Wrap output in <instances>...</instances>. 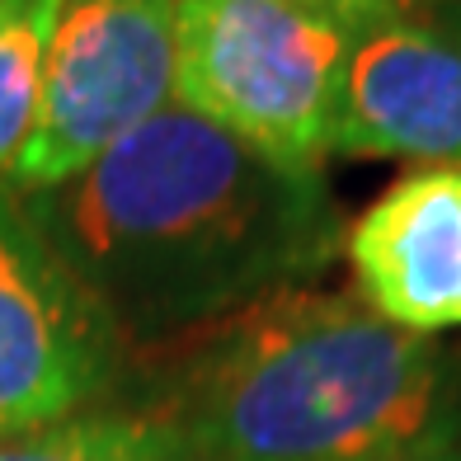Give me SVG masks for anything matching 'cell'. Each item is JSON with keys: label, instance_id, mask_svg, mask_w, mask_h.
Returning a JSON list of instances; mask_svg holds the SVG:
<instances>
[{"label": "cell", "instance_id": "6da1fadb", "mask_svg": "<svg viewBox=\"0 0 461 461\" xmlns=\"http://www.w3.org/2000/svg\"><path fill=\"white\" fill-rule=\"evenodd\" d=\"M122 339L217 325L330 264L339 217L297 175L188 109H165L95 165L19 194Z\"/></svg>", "mask_w": 461, "mask_h": 461}, {"label": "cell", "instance_id": "7a4b0ae2", "mask_svg": "<svg viewBox=\"0 0 461 461\" xmlns=\"http://www.w3.org/2000/svg\"><path fill=\"white\" fill-rule=\"evenodd\" d=\"M456 405L438 339L292 283L207 325L141 414L179 461H401L452 447Z\"/></svg>", "mask_w": 461, "mask_h": 461}, {"label": "cell", "instance_id": "3957f363", "mask_svg": "<svg viewBox=\"0 0 461 461\" xmlns=\"http://www.w3.org/2000/svg\"><path fill=\"white\" fill-rule=\"evenodd\" d=\"M348 38L297 0H175V109L316 175L334 151Z\"/></svg>", "mask_w": 461, "mask_h": 461}, {"label": "cell", "instance_id": "277c9868", "mask_svg": "<svg viewBox=\"0 0 461 461\" xmlns=\"http://www.w3.org/2000/svg\"><path fill=\"white\" fill-rule=\"evenodd\" d=\"M175 104V0H61L38 122L10 188L38 194L95 165Z\"/></svg>", "mask_w": 461, "mask_h": 461}, {"label": "cell", "instance_id": "5b68a950", "mask_svg": "<svg viewBox=\"0 0 461 461\" xmlns=\"http://www.w3.org/2000/svg\"><path fill=\"white\" fill-rule=\"evenodd\" d=\"M122 330L0 184V438L90 414L122 363Z\"/></svg>", "mask_w": 461, "mask_h": 461}, {"label": "cell", "instance_id": "8992f818", "mask_svg": "<svg viewBox=\"0 0 461 461\" xmlns=\"http://www.w3.org/2000/svg\"><path fill=\"white\" fill-rule=\"evenodd\" d=\"M334 151L461 170V33L395 14L348 38Z\"/></svg>", "mask_w": 461, "mask_h": 461}, {"label": "cell", "instance_id": "52a82bcc", "mask_svg": "<svg viewBox=\"0 0 461 461\" xmlns=\"http://www.w3.org/2000/svg\"><path fill=\"white\" fill-rule=\"evenodd\" d=\"M358 302L410 334L461 325V170H419L391 184L344 230Z\"/></svg>", "mask_w": 461, "mask_h": 461}, {"label": "cell", "instance_id": "ba28073f", "mask_svg": "<svg viewBox=\"0 0 461 461\" xmlns=\"http://www.w3.org/2000/svg\"><path fill=\"white\" fill-rule=\"evenodd\" d=\"M57 14L61 0H0V184L5 188L38 122Z\"/></svg>", "mask_w": 461, "mask_h": 461}, {"label": "cell", "instance_id": "9c48e42d", "mask_svg": "<svg viewBox=\"0 0 461 461\" xmlns=\"http://www.w3.org/2000/svg\"><path fill=\"white\" fill-rule=\"evenodd\" d=\"M0 461H179V452L146 414L90 410L52 429L0 438Z\"/></svg>", "mask_w": 461, "mask_h": 461}, {"label": "cell", "instance_id": "30bf717a", "mask_svg": "<svg viewBox=\"0 0 461 461\" xmlns=\"http://www.w3.org/2000/svg\"><path fill=\"white\" fill-rule=\"evenodd\" d=\"M297 5L339 24L344 33H363L372 24H382V19L401 14V0H297Z\"/></svg>", "mask_w": 461, "mask_h": 461}, {"label": "cell", "instance_id": "8fae6325", "mask_svg": "<svg viewBox=\"0 0 461 461\" xmlns=\"http://www.w3.org/2000/svg\"><path fill=\"white\" fill-rule=\"evenodd\" d=\"M401 14L433 19V24H452V19H461V0H401Z\"/></svg>", "mask_w": 461, "mask_h": 461}, {"label": "cell", "instance_id": "7c38bea8", "mask_svg": "<svg viewBox=\"0 0 461 461\" xmlns=\"http://www.w3.org/2000/svg\"><path fill=\"white\" fill-rule=\"evenodd\" d=\"M401 461H461V443L438 447V452H419V456H401Z\"/></svg>", "mask_w": 461, "mask_h": 461}, {"label": "cell", "instance_id": "4fadbf2b", "mask_svg": "<svg viewBox=\"0 0 461 461\" xmlns=\"http://www.w3.org/2000/svg\"><path fill=\"white\" fill-rule=\"evenodd\" d=\"M447 29H456V33H461V19H452V24H447Z\"/></svg>", "mask_w": 461, "mask_h": 461}]
</instances>
